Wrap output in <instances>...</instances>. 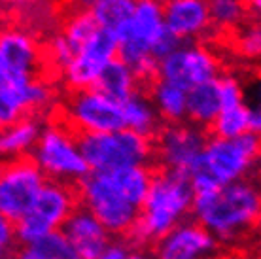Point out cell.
I'll return each mask as SVG.
<instances>
[{
	"instance_id": "6da1fadb",
	"label": "cell",
	"mask_w": 261,
	"mask_h": 259,
	"mask_svg": "<svg viewBox=\"0 0 261 259\" xmlns=\"http://www.w3.org/2000/svg\"><path fill=\"white\" fill-rule=\"evenodd\" d=\"M191 214L218 242H235L257 225L261 214L257 186L246 178L195 195Z\"/></svg>"
},
{
	"instance_id": "7a4b0ae2",
	"label": "cell",
	"mask_w": 261,
	"mask_h": 259,
	"mask_svg": "<svg viewBox=\"0 0 261 259\" xmlns=\"http://www.w3.org/2000/svg\"><path fill=\"white\" fill-rule=\"evenodd\" d=\"M195 191L190 178L174 170H153L140 214L127 235L135 244H151L186 221L191 214Z\"/></svg>"
},
{
	"instance_id": "3957f363",
	"label": "cell",
	"mask_w": 261,
	"mask_h": 259,
	"mask_svg": "<svg viewBox=\"0 0 261 259\" xmlns=\"http://www.w3.org/2000/svg\"><path fill=\"white\" fill-rule=\"evenodd\" d=\"M259 156V135L244 133L237 138L210 136L201 157L188 172L195 195L208 193L233 182L246 180Z\"/></svg>"
},
{
	"instance_id": "277c9868",
	"label": "cell",
	"mask_w": 261,
	"mask_h": 259,
	"mask_svg": "<svg viewBox=\"0 0 261 259\" xmlns=\"http://www.w3.org/2000/svg\"><path fill=\"white\" fill-rule=\"evenodd\" d=\"M78 148L89 170H118L127 167H150L153 163L151 138L129 129L110 133H78Z\"/></svg>"
},
{
	"instance_id": "5b68a950",
	"label": "cell",
	"mask_w": 261,
	"mask_h": 259,
	"mask_svg": "<svg viewBox=\"0 0 261 259\" xmlns=\"http://www.w3.org/2000/svg\"><path fill=\"white\" fill-rule=\"evenodd\" d=\"M76 195L80 206L91 212L112 237H127L140 214V208L119 189L112 170H89L76 184Z\"/></svg>"
},
{
	"instance_id": "8992f818",
	"label": "cell",
	"mask_w": 261,
	"mask_h": 259,
	"mask_svg": "<svg viewBox=\"0 0 261 259\" xmlns=\"http://www.w3.org/2000/svg\"><path fill=\"white\" fill-rule=\"evenodd\" d=\"M29 157L46 176V180L66 186L78 184L89 172L87 163L84 161L78 148L76 135L55 117L46 127H42Z\"/></svg>"
},
{
	"instance_id": "52a82bcc",
	"label": "cell",
	"mask_w": 261,
	"mask_h": 259,
	"mask_svg": "<svg viewBox=\"0 0 261 259\" xmlns=\"http://www.w3.org/2000/svg\"><path fill=\"white\" fill-rule=\"evenodd\" d=\"M76 206H78L76 188L46 180L33 206L15 223V240L25 248L38 242L49 233L59 231Z\"/></svg>"
},
{
	"instance_id": "ba28073f",
	"label": "cell",
	"mask_w": 261,
	"mask_h": 259,
	"mask_svg": "<svg viewBox=\"0 0 261 259\" xmlns=\"http://www.w3.org/2000/svg\"><path fill=\"white\" fill-rule=\"evenodd\" d=\"M53 117L65 123L74 135L125 129L121 102L91 87L68 91L63 106L57 108Z\"/></svg>"
},
{
	"instance_id": "9c48e42d",
	"label": "cell",
	"mask_w": 261,
	"mask_h": 259,
	"mask_svg": "<svg viewBox=\"0 0 261 259\" xmlns=\"http://www.w3.org/2000/svg\"><path fill=\"white\" fill-rule=\"evenodd\" d=\"M206 140L208 131L191 121L163 123L151 138L153 161L159 165V169L188 174L201 157Z\"/></svg>"
},
{
	"instance_id": "30bf717a",
	"label": "cell",
	"mask_w": 261,
	"mask_h": 259,
	"mask_svg": "<svg viewBox=\"0 0 261 259\" xmlns=\"http://www.w3.org/2000/svg\"><path fill=\"white\" fill-rule=\"evenodd\" d=\"M163 27L161 0H137L133 15L114 31L118 36V59L135 66L146 57H151V45Z\"/></svg>"
},
{
	"instance_id": "8fae6325",
	"label": "cell",
	"mask_w": 261,
	"mask_h": 259,
	"mask_svg": "<svg viewBox=\"0 0 261 259\" xmlns=\"http://www.w3.org/2000/svg\"><path fill=\"white\" fill-rule=\"evenodd\" d=\"M46 176L31 157L6 161L0 172V214L15 225L36 201Z\"/></svg>"
},
{
	"instance_id": "7c38bea8",
	"label": "cell",
	"mask_w": 261,
	"mask_h": 259,
	"mask_svg": "<svg viewBox=\"0 0 261 259\" xmlns=\"http://www.w3.org/2000/svg\"><path fill=\"white\" fill-rule=\"evenodd\" d=\"M220 70V61L214 53L197 42H186L157 63V78L178 85L184 91L218 78L222 74Z\"/></svg>"
},
{
	"instance_id": "4fadbf2b",
	"label": "cell",
	"mask_w": 261,
	"mask_h": 259,
	"mask_svg": "<svg viewBox=\"0 0 261 259\" xmlns=\"http://www.w3.org/2000/svg\"><path fill=\"white\" fill-rule=\"evenodd\" d=\"M116 57H118V36L110 29L98 27L97 33L80 47L74 59L63 68L68 91L91 87L102 68Z\"/></svg>"
},
{
	"instance_id": "5bb4252c",
	"label": "cell",
	"mask_w": 261,
	"mask_h": 259,
	"mask_svg": "<svg viewBox=\"0 0 261 259\" xmlns=\"http://www.w3.org/2000/svg\"><path fill=\"white\" fill-rule=\"evenodd\" d=\"M0 61L8 76L46 80L44 72L53 70L46 57V47L42 49L34 36L19 27L0 29Z\"/></svg>"
},
{
	"instance_id": "9a60e30c",
	"label": "cell",
	"mask_w": 261,
	"mask_h": 259,
	"mask_svg": "<svg viewBox=\"0 0 261 259\" xmlns=\"http://www.w3.org/2000/svg\"><path fill=\"white\" fill-rule=\"evenodd\" d=\"M220 242L197 221H184L155 242V259H216Z\"/></svg>"
},
{
	"instance_id": "2e32d148",
	"label": "cell",
	"mask_w": 261,
	"mask_h": 259,
	"mask_svg": "<svg viewBox=\"0 0 261 259\" xmlns=\"http://www.w3.org/2000/svg\"><path fill=\"white\" fill-rule=\"evenodd\" d=\"M59 231L70 242L80 259H95L112 242V235L84 206L74 208Z\"/></svg>"
},
{
	"instance_id": "e0dca14e",
	"label": "cell",
	"mask_w": 261,
	"mask_h": 259,
	"mask_svg": "<svg viewBox=\"0 0 261 259\" xmlns=\"http://www.w3.org/2000/svg\"><path fill=\"white\" fill-rule=\"evenodd\" d=\"M163 23L184 42H191L212 31L208 0H161Z\"/></svg>"
},
{
	"instance_id": "ac0fdd59",
	"label": "cell",
	"mask_w": 261,
	"mask_h": 259,
	"mask_svg": "<svg viewBox=\"0 0 261 259\" xmlns=\"http://www.w3.org/2000/svg\"><path fill=\"white\" fill-rule=\"evenodd\" d=\"M42 131L40 116H25L0 129V161H13L31 156Z\"/></svg>"
},
{
	"instance_id": "d6986e66",
	"label": "cell",
	"mask_w": 261,
	"mask_h": 259,
	"mask_svg": "<svg viewBox=\"0 0 261 259\" xmlns=\"http://www.w3.org/2000/svg\"><path fill=\"white\" fill-rule=\"evenodd\" d=\"M121 112L125 129L138 133L146 138H153L163 125V119L159 117L150 97L138 89L121 102Z\"/></svg>"
},
{
	"instance_id": "ffe728a7",
	"label": "cell",
	"mask_w": 261,
	"mask_h": 259,
	"mask_svg": "<svg viewBox=\"0 0 261 259\" xmlns=\"http://www.w3.org/2000/svg\"><path fill=\"white\" fill-rule=\"evenodd\" d=\"M220 112V91L218 78L202 82L186 93V119L208 131Z\"/></svg>"
},
{
	"instance_id": "44dd1931",
	"label": "cell",
	"mask_w": 261,
	"mask_h": 259,
	"mask_svg": "<svg viewBox=\"0 0 261 259\" xmlns=\"http://www.w3.org/2000/svg\"><path fill=\"white\" fill-rule=\"evenodd\" d=\"M91 89L98 91L118 102H123L125 98L137 91V78L130 70V66L116 57L102 68L98 78L95 80V84L91 85Z\"/></svg>"
},
{
	"instance_id": "7402d4cb",
	"label": "cell",
	"mask_w": 261,
	"mask_h": 259,
	"mask_svg": "<svg viewBox=\"0 0 261 259\" xmlns=\"http://www.w3.org/2000/svg\"><path fill=\"white\" fill-rule=\"evenodd\" d=\"M186 93L188 91L182 87L157 78L146 95L153 102L163 123H180L186 121Z\"/></svg>"
},
{
	"instance_id": "603a6c76",
	"label": "cell",
	"mask_w": 261,
	"mask_h": 259,
	"mask_svg": "<svg viewBox=\"0 0 261 259\" xmlns=\"http://www.w3.org/2000/svg\"><path fill=\"white\" fill-rule=\"evenodd\" d=\"M208 13L212 29L218 34L233 33L242 21L250 19L242 0H208Z\"/></svg>"
},
{
	"instance_id": "cb8c5ba5",
	"label": "cell",
	"mask_w": 261,
	"mask_h": 259,
	"mask_svg": "<svg viewBox=\"0 0 261 259\" xmlns=\"http://www.w3.org/2000/svg\"><path fill=\"white\" fill-rule=\"evenodd\" d=\"M97 29L98 23L89 10H70V13L61 23L59 33L65 36L72 49L78 53L80 47L97 33Z\"/></svg>"
},
{
	"instance_id": "d4e9b609",
	"label": "cell",
	"mask_w": 261,
	"mask_h": 259,
	"mask_svg": "<svg viewBox=\"0 0 261 259\" xmlns=\"http://www.w3.org/2000/svg\"><path fill=\"white\" fill-rule=\"evenodd\" d=\"M250 133L248 129V104H239L233 108H222L208 127L210 136L218 138H237Z\"/></svg>"
},
{
	"instance_id": "484cf974",
	"label": "cell",
	"mask_w": 261,
	"mask_h": 259,
	"mask_svg": "<svg viewBox=\"0 0 261 259\" xmlns=\"http://www.w3.org/2000/svg\"><path fill=\"white\" fill-rule=\"evenodd\" d=\"M137 0H97L89 12L93 13L98 27L116 31L121 23L129 19L135 12Z\"/></svg>"
},
{
	"instance_id": "4316f807",
	"label": "cell",
	"mask_w": 261,
	"mask_h": 259,
	"mask_svg": "<svg viewBox=\"0 0 261 259\" xmlns=\"http://www.w3.org/2000/svg\"><path fill=\"white\" fill-rule=\"evenodd\" d=\"M25 248L36 259H80V255L74 252V248L70 246V242L65 239V235L61 231L49 233L38 242Z\"/></svg>"
},
{
	"instance_id": "83f0119b",
	"label": "cell",
	"mask_w": 261,
	"mask_h": 259,
	"mask_svg": "<svg viewBox=\"0 0 261 259\" xmlns=\"http://www.w3.org/2000/svg\"><path fill=\"white\" fill-rule=\"evenodd\" d=\"M231 34H235L237 47L241 49L242 55L246 57H257L261 49V33H259V23L257 21H248L244 29H235Z\"/></svg>"
},
{
	"instance_id": "f1b7e54d",
	"label": "cell",
	"mask_w": 261,
	"mask_h": 259,
	"mask_svg": "<svg viewBox=\"0 0 261 259\" xmlns=\"http://www.w3.org/2000/svg\"><path fill=\"white\" fill-rule=\"evenodd\" d=\"M218 91H220V110L222 108H233V106L244 104L242 85L235 76H231V74H220L218 76Z\"/></svg>"
},
{
	"instance_id": "f546056e",
	"label": "cell",
	"mask_w": 261,
	"mask_h": 259,
	"mask_svg": "<svg viewBox=\"0 0 261 259\" xmlns=\"http://www.w3.org/2000/svg\"><path fill=\"white\" fill-rule=\"evenodd\" d=\"M186 42H184L182 38H178L176 34H172L167 29V27H163V31H161V34L155 38V42H153V45H151V51L150 55L153 59H155L157 63L161 61V59H165L169 53L176 51L180 45H184Z\"/></svg>"
},
{
	"instance_id": "4dcf8cb0",
	"label": "cell",
	"mask_w": 261,
	"mask_h": 259,
	"mask_svg": "<svg viewBox=\"0 0 261 259\" xmlns=\"http://www.w3.org/2000/svg\"><path fill=\"white\" fill-rule=\"evenodd\" d=\"M13 242H15V225L0 214V259L13 246Z\"/></svg>"
},
{
	"instance_id": "1f68e13d",
	"label": "cell",
	"mask_w": 261,
	"mask_h": 259,
	"mask_svg": "<svg viewBox=\"0 0 261 259\" xmlns=\"http://www.w3.org/2000/svg\"><path fill=\"white\" fill-rule=\"evenodd\" d=\"M130 250H133V246H129V244H125V242H114L112 240L110 244L98 253L95 259H125L130 253Z\"/></svg>"
},
{
	"instance_id": "d6a6232c",
	"label": "cell",
	"mask_w": 261,
	"mask_h": 259,
	"mask_svg": "<svg viewBox=\"0 0 261 259\" xmlns=\"http://www.w3.org/2000/svg\"><path fill=\"white\" fill-rule=\"evenodd\" d=\"M97 0H68V4H70V10H89V8L95 4Z\"/></svg>"
},
{
	"instance_id": "836d02e7",
	"label": "cell",
	"mask_w": 261,
	"mask_h": 259,
	"mask_svg": "<svg viewBox=\"0 0 261 259\" xmlns=\"http://www.w3.org/2000/svg\"><path fill=\"white\" fill-rule=\"evenodd\" d=\"M15 259H36V257H34L33 253L29 252L27 248H23V250H21V252L17 253V255H15Z\"/></svg>"
},
{
	"instance_id": "e575fe53",
	"label": "cell",
	"mask_w": 261,
	"mask_h": 259,
	"mask_svg": "<svg viewBox=\"0 0 261 259\" xmlns=\"http://www.w3.org/2000/svg\"><path fill=\"white\" fill-rule=\"evenodd\" d=\"M125 259H146V255H144L142 252H137V250H130V253L127 255Z\"/></svg>"
},
{
	"instance_id": "d590c367",
	"label": "cell",
	"mask_w": 261,
	"mask_h": 259,
	"mask_svg": "<svg viewBox=\"0 0 261 259\" xmlns=\"http://www.w3.org/2000/svg\"><path fill=\"white\" fill-rule=\"evenodd\" d=\"M6 68H4V65H2V61H0V84H2V82H4V80H6Z\"/></svg>"
},
{
	"instance_id": "8d00e7d4",
	"label": "cell",
	"mask_w": 261,
	"mask_h": 259,
	"mask_svg": "<svg viewBox=\"0 0 261 259\" xmlns=\"http://www.w3.org/2000/svg\"><path fill=\"white\" fill-rule=\"evenodd\" d=\"M2 165H4V163H2V161H0V172H2Z\"/></svg>"
}]
</instances>
